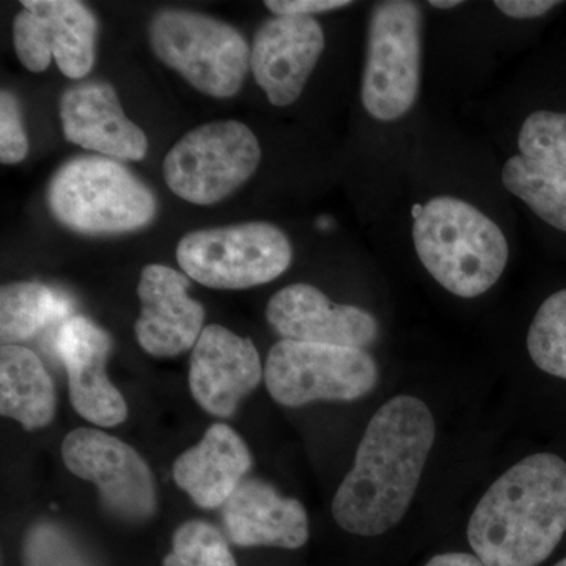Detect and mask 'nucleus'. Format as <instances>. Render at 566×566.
Masks as SVG:
<instances>
[{
	"label": "nucleus",
	"instance_id": "f257e3e1",
	"mask_svg": "<svg viewBox=\"0 0 566 566\" xmlns=\"http://www.w3.org/2000/svg\"><path fill=\"white\" fill-rule=\"evenodd\" d=\"M430 406L395 395L365 428L353 468L333 499L335 523L359 536L392 531L408 515L436 442Z\"/></svg>",
	"mask_w": 566,
	"mask_h": 566
},
{
	"label": "nucleus",
	"instance_id": "f03ea898",
	"mask_svg": "<svg viewBox=\"0 0 566 566\" xmlns=\"http://www.w3.org/2000/svg\"><path fill=\"white\" fill-rule=\"evenodd\" d=\"M566 534V461L534 453L497 476L469 517L468 542L486 566H538Z\"/></svg>",
	"mask_w": 566,
	"mask_h": 566
},
{
	"label": "nucleus",
	"instance_id": "7ed1b4c3",
	"mask_svg": "<svg viewBox=\"0 0 566 566\" xmlns=\"http://www.w3.org/2000/svg\"><path fill=\"white\" fill-rule=\"evenodd\" d=\"M412 240L431 277L464 300L493 289L509 263V243L497 223L457 197L428 200L417 212Z\"/></svg>",
	"mask_w": 566,
	"mask_h": 566
},
{
	"label": "nucleus",
	"instance_id": "20e7f679",
	"mask_svg": "<svg viewBox=\"0 0 566 566\" xmlns=\"http://www.w3.org/2000/svg\"><path fill=\"white\" fill-rule=\"evenodd\" d=\"M48 203L62 226L84 234L134 232L155 219V196L120 163L99 156L69 161L48 188Z\"/></svg>",
	"mask_w": 566,
	"mask_h": 566
},
{
	"label": "nucleus",
	"instance_id": "39448f33",
	"mask_svg": "<svg viewBox=\"0 0 566 566\" xmlns=\"http://www.w3.org/2000/svg\"><path fill=\"white\" fill-rule=\"evenodd\" d=\"M156 57L212 98H230L251 70V48L227 22L186 10H163L148 25Z\"/></svg>",
	"mask_w": 566,
	"mask_h": 566
},
{
	"label": "nucleus",
	"instance_id": "423d86ee",
	"mask_svg": "<svg viewBox=\"0 0 566 566\" xmlns=\"http://www.w3.org/2000/svg\"><path fill=\"white\" fill-rule=\"evenodd\" d=\"M422 73V10L409 0L376 3L368 24L363 76L365 111L395 122L415 106Z\"/></svg>",
	"mask_w": 566,
	"mask_h": 566
},
{
	"label": "nucleus",
	"instance_id": "0eeeda50",
	"mask_svg": "<svg viewBox=\"0 0 566 566\" xmlns=\"http://www.w3.org/2000/svg\"><path fill=\"white\" fill-rule=\"evenodd\" d=\"M177 259L181 270L200 285L244 290L285 273L293 248L273 223L244 222L186 234L178 244Z\"/></svg>",
	"mask_w": 566,
	"mask_h": 566
},
{
	"label": "nucleus",
	"instance_id": "6e6552de",
	"mask_svg": "<svg viewBox=\"0 0 566 566\" xmlns=\"http://www.w3.org/2000/svg\"><path fill=\"white\" fill-rule=\"evenodd\" d=\"M262 150L244 123H207L182 136L164 159L170 191L193 205H214L244 185L259 169Z\"/></svg>",
	"mask_w": 566,
	"mask_h": 566
},
{
	"label": "nucleus",
	"instance_id": "1a4fd4ad",
	"mask_svg": "<svg viewBox=\"0 0 566 566\" xmlns=\"http://www.w3.org/2000/svg\"><path fill=\"white\" fill-rule=\"evenodd\" d=\"M379 381L378 364L359 348L281 340L268 353L264 382L279 405L356 401Z\"/></svg>",
	"mask_w": 566,
	"mask_h": 566
},
{
	"label": "nucleus",
	"instance_id": "9d476101",
	"mask_svg": "<svg viewBox=\"0 0 566 566\" xmlns=\"http://www.w3.org/2000/svg\"><path fill=\"white\" fill-rule=\"evenodd\" d=\"M66 469L98 488L111 513L126 521L155 515L156 482L151 469L132 446L95 428H76L62 442Z\"/></svg>",
	"mask_w": 566,
	"mask_h": 566
},
{
	"label": "nucleus",
	"instance_id": "9b49d317",
	"mask_svg": "<svg viewBox=\"0 0 566 566\" xmlns=\"http://www.w3.org/2000/svg\"><path fill=\"white\" fill-rule=\"evenodd\" d=\"M266 318L282 340L364 349L379 335L378 319L356 305L335 304L308 283H293L271 297Z\"/></svg>",
	"mask_w": 566,
	"mask_h": 566
},
{
	"label": "nucleus",
	"instance_id": "f8f14e48",
	"mask_svg": "<svg viewBox=\"0 0 566 566\" xmlns=\"http://www.w3.org/2000/svg\"><path fill=\"white\" fill-rule=\"evenodd\" d=\"M262 360L251 338L221 324H208L192 348L189 387L208 415L232 417L243 398L259 387Z\"/></svg>",
	"mask_w": 566,
	"mask_h": 566
},
{
	"label": "nucleus",
	"instance_id": "ddd939ff",
	"mask_svg": "<svg viewBox=\"0 0 566 566\" xmlns=\"http://www.w3.org/2000/svg\"><path fill=\"white\" fill-rule=\"evenodd\" d=\"M55 352L69 376L74 411L99 427H117L125 422L128 405L106 371L109 334L85 316H70L59 327Z\"/></svg>",
	"mask_w": 566,
	"mask_h": 566
},
{
	"label": "nucleus",
	"instance_id": "4468645a",
	"mask_svg": "<svg viewBox=\"0 0 566 566\" xmlns=\"http://www.w3.org/2000/svg\"><path fill=\"white\" fill-rule=\"evenodd\" d=\"M324 51V32L311 17H275L255 33L251 70L271 104L290 106L300 98Z\"/></svg>",
	"mask_w": 566,
	"mask_h": 566
},
{
	"label": "nucleus",
	"instance_id": "2eb2a0df",
	"mask_svg": "<svg viewBox=\"0 0 566 566\" xmlns=\"http://www.w3.org/2000/svg\"><path fill=\"white\" fill-rule=\"evenodd\" d=\"M188 277L163 264H148L137 294L142 311L134 324L137 342L155 357H175L196 346L205 329V308L188 294Z\"/></svg>",
	"mask_w": 566,
	"mask_h": 566
},
{
	"label": "nucleus",
	"instance_id": "dca6fc26",
	"mask_svg": "<svg viewBox=\"0 0 566 566\" xmlns=\"http://www.w3.org/2000/svg\"><path fill=\"white\" fill-rule=\"evenodd\" d=\"M59 111L63 134L71 144L128 161L147 156V136L126 117L117 92L107 82L73 85L63 93Z\"/></svg>",
	"mask_w": 566,
	"mask_h": 566
},
{
	"label": "nucleus",
	"instance_id": "f3484780",
	"mask_svg": "<svg viewBox=\"0 0 566 566\" xmlns=\"http://www.w3.org/2000/svg\"><path fill=\"white\" fill-rule=\"evenodd\" d=\"M222 506L223 524L237 546L300 549L308 542L304 505L263 480H245Z\"/></svg>",
	"mask_w": 566,
	"mask_h": 566
},
{
	"label": "nucleus",
	"instance_id": "a211bd4d",
	"mask_svg": "<svg viewBox=\"0 0 566 566\" xmlns=\"http://www.w3.org/2000/svg\"><path fill=\"white\" fill-rule=\"evenodd\" d=\"M252 465L251 452L240 434L226 423L205 431L199 444L175 460V483L200 509H218L244 482Z\"/></svg>",
	"mask_w": 566,
	"mask_h": 566
},
{
	"label": "nucleus",
	"instance_id": "6ab92c4d",
	"mask_svg": "<svg viewBox=\"0 0 566 566\" xmlns=\"http://www.w3.org/2000/svg\"><path fill=\"white\" fill-rule=\"evenodd\" d=\"M54 382L40 357L20 345L0 349V415L17 420L25 431L48 427L54 420Z\"/></svg>",
	"mask_w": 566,
	"mask_h": 566
},
{
	"label": "nucleus",
	"instance_id": "aec40b11",
	"mask_svg": "<svg viewBox=\"0 0 566 566\" xmlns=\"http://www.w3.org/2000/svg\"><path fill=\"white\" fill-rule=\"evenodd\" d=\"M21 6L39 14L59 70L70 80L87 76L95 63V14L76 0H22Z\"/></svg>",
	"mask_w": 566,
	"mask_h": 566
},
{
	"label": "nucleus",
	"instance_id": "412c9836",
	"mask_svg": "<svg viewBox=\"0 0 566 566\" xmlns=\"http://www.w3.org/2000/svg\"><path fill=\"white\" fill-rule=\"evenodd\" d=\"M73 305L65 294L39 282H14L0 292V338L17 345L48 324L69 319Z\"/></svg>",
	"mask_w": 566,
	"mask_h": 566
},
{
	"label": "nucleus",
	"instance_id": "4be33fe9",
	"mask_svg": "<svg viewBox=\"0 0 566 566\" xmlns=\"http://www.w3.org/2000/svg\"><path fill=\"white\" fill-rule=\"evenodd\" d=\"M502 182L542 221L566 233V169L513 156L502 169Z\"/></svg>",
	"mask_w": 566,
	"mask_h": 566
},
{
	"label": "nucleus",
	"instance_id": "5701e85b",
	"mask_svg": "<svg viewBox=\"0 0 566 566\" xmlns=\"http://www.w3.org/2000/svg\"><path fill=\"white\" fill-rule=\"evenodd\" d=\"M527 352L539 370L566 379V289L539 305L528 327Z\"/></svg>",
	"mask_w": 566,
	"mask_h": 566
},
{
	"label": "nucleus",
	"instance_id": "b1692460",
	"mask_svg": "<svg viewBox=\"0 0 566 566\" xmlns=\"http://www.w3.org/2000/svg\"><path fill=\"white\" fill-rule=\"evenodd\" d=\"M163 566H238L226 536L202 520L182 523L172 535V549Z\"/></svg>",
	"mask_w": 566,
	"mask_h": 566
},
{
	"label": "nucleus",
	"instance_id": "393cba45",
	"mask_svg": "<svg viewBox=\"0 0 566 566\" xmlns=\"http://www.w3.org/2000/svg\"><path fill=\"white\" fill-rule=\"evenodd\" d=\"M521 155L566 169V114L536 111L521 126Z\"/></svg>",
	"mask_w": 566,
	"mask_h": 566
},
{
	"label": "nucleus",
	"instance_id": "a878e982",
	"mask_svg": "<svg viewBox=\"0 0 566 566\" xmlns=\"http://www.w3.org/2000/svg\"><path fill=\"white\" fill-rule=\"evenodd\" d=\"M24 566H95L63 528L40 523L25 535L22 545Z\"/></svg>",
	"mask_w": 566,
	"mask_h": 566
},
{
	"label": "nucleus",
	"instance_id": "bb28decb",
	"mask_svg": "<svg viewBox=\"0 0 566 566\" xmlns=\"http://www.w3.org/2000/svg\"><path fill=\"white\" fill-rule=\"evenodd\" d=\"M14 51L22 65L32 73H41L51 65L52 51L39 14L22 9L13 24Z\"/></svg>",
	"mask_w": 566,
	"mask_h": 566
},
{
	"label": "nucleus",
	"instance_id": "cd10ccee",
	"mask_svg": "<svg viewBox=\"0 0 566 566\" xmlns=\"http://www.w3.org/2000/svg\"><path fill=\"white\" fill-rule=\"evenodd\" d=\"M29 151V139L22 125L20 103L11 92L0 95V161L18 164L24 161Z\"/></svg>",
	"mask_w": 566,
	"mask_h": 566
},
{
	"label": "nucleus",
	"instance_id": "c85d7f7f",
	"mask_svg": "<svg viewBox=\"0 0 566 566\" xmlns=\"http://www.w3.org/2000/svg\"><path fill=\"white\" fill-rule=\"evenodd\" d=\"M264 6L275 17H311L324 11L345 9L352 6L346 0H268Z\"/></svg>",
	"mask_w": 566,
	"mask_h": 566
},
{
	"label": "nucleus",
	"instance_id": "c756f323",
	"mask_svg": "<svg viewBox=\"0 0 566 566\" xmlns=\"http://www.w3.org/2000/svg\"><path fill=\"white\" fill-rule=\"evenodd\" d=\"M494 6L506 17L515 18V20H532V18L549 13L554 7L560 6V2H553V0H497Z\"/></svg>",
	"mask_w": 566,
	"mask_h": 566
},
{
	"label": "nucleus",
	"instance_id": "7c9ffc66",
	"mask_svg": "<svg viewBox=\"0 0 566 566\" xmlns=\"http://www.w3.org/2000/svg\"><path fill=\"white\" fill-rule=\"evenodd\" d=\"M424 566H486L475 554L446 553L438 554L427 562Z\"/></svg>",
	"mask_w": 566,
	"mask_h": 566
},
{
	"label": "nucleus",
	"instance_id": "2f4dec72",
	"mask_svg": "<svg viewBox=\"0 0 566 566\" xmlns=\"http://www.w3.org/2000/svg\"><path fill=\"white\" fill-rule=\"evenodd\" d=\"M431 7H434V9H455V7L463 6V2H460V0H431L430 2Z\"/></svg>",
	"mask_w": 566,
	"mask_h": 566
},
{
	"label": "nucleus",
	"instance_id": "473e14b6",
	"mask_svg": "<svg viewBox=\"0 0 566 566\" xmlns=\"http://www.w3.org/2000/svg\"><path fill=\"white\" fill-rule=\"evenodd\" d=\"M554 566H566V558H564V560L558 562V564Z\"/></svg>",
	"mask_w": 566,
	"mask_h": 566
}]
</instances>
